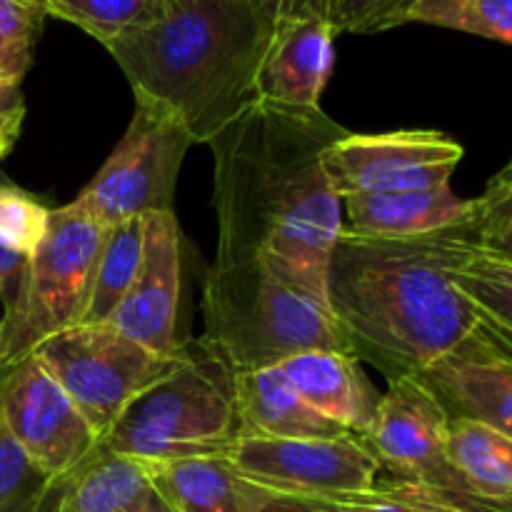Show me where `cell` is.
I'll return each mask as SVG.
<instances>
[{
  "label": "cell",
  "instance_id": "obj_2",
  "mask_svg": "<svg viewBox=\"0 0 512 512\" xmlns=\"http://www.w3.org/2000/svg\"><path fill=\"white\" fill-rule=\"evenodd\" d=\"M348 130L320 108L255 100L210 140L215 263L258 260L328 303V263L343 230V200L325 173V150Z\"/></svg>",
  "mask_w": 512,
  "mask_h": 512
},
{
  "label": "cell",
  "instance_id": "obj_28",
  "mask_svg": "<svg viewBox=\"0 0 512 512\" xmlns=\"http://www.w3.org/2000/svg\"><path fill=\"white\" fill-rule=\"evenodd\" d=\"M418 0H328V23L335 33L373 35L410 23Z\"/></svg>",
  "mask_w": 512,
  "mask_h": 512
},
{
  "label": "cell",
  "instance_id": "obj_11",
  "mask_svg": "<svg viewBox=\"0 0 512 512\" xmlns=\"http://www.w3.org/2000/svg\"><path fill=\"white\" fill-rule=\"evenodd\" d=\"M463 145L438 130L345 133L325 150V173L340 200L450 183Z\"/></svg>",
  "mask_w": 512,
  "mask_h": 512
},
{
  "label": "cell",
  "instance_id": "obj_21",
  "mask_svg": "<svg viewBox=\"0 0 512 512\" xmlns=\"http://www.w3.org/2000/svg\"><path fill=\"white\" fill-rule=\"evenodd\" d=\"M448 458L470 493L512 505V438L470 418H450Z\"/></svg>",
  "mask_w": 512,
  "mask_h": 512
},
{
  "label": "cell",
  "instance_id": "obj_7",
  "mask_svg": "<svg viewBox=\"0 0 512 512\" xmlns=\"http://www.w3.org/2000/svg\"><path fill=\"white\" fill-rule=\"evenodd\" d=\"M185 353L188 340L178 353L160 355L125 338L113 325L80 323L45 340L33 355L63 385L103 443L125 408L150 385L168 378Z\"/></svg>",
  "mask_w": 512,
  "mask_h": 512
},
{
  "label": "cell",
  "instance_id": "obj_5",
  "mask_svg": "<svg viewBox=\"0 0 512 512\" xmlns=\"http://www.w3.org/2000/svg\"><path fill=\"white\" fill-rule=\"evenodd\" d=\"M240 438L233 368L203 340H188L183 363L140 393L100 445L153 465L228 458Z\"/></svg>",
  "mask_w": 512,
  "mask_h": 512
},
{
  "label": "cell",
  "instance_id": "obj_8",
  "mask_svg": "<svg viewBox=\"0 0 512 512\" xmlns=\"http://www.w3.org/2000/svg\"><path fill=\"white\" fill-rule=\"evenodd\" d=\"M193 138L165 110L135 103L128 130L75 203L103 228L173 210L180 165Z\"/></svg>",
  "mask_w": 512,
  "mask_h": 512
},
{
  "label": "cell",
  "instance_id": "obj_22",
  "mask_svg": "<svg viewBox=\"0 0 512 512\" xmlns=\"http://www.w3.org/2000/svg\"><path fill=\"white\" fill-rule=\"evenodd\" d=\"M140 263H143V218H130L115 223L113 228H105L93 293H90L83 323H108L110 315L118 310L128 290L133 288Z\"/></svg>",
  "mask_w": 512,
  "mask_h": 512
},
{
  "label": "cell",
  "instance_id": "obj_31",
  "mask_svg": "<svg viewBox=\"0 0 512 512\" xmlns=\"http://www.w3.org/2000/svg\"><path fill=\"white\" fill-rule=\"evenodd\" d=\"M478 205V225L505 223L512 218V160L495 175L483 190V195L475 198Z\"/></svg>",
  "mask_w": 512,
  "mask_h": 512
},
{
  "label": "cell",
  "instance_id": "obj_25",
  "mask_svg": "<svg viewBox=\"0 0 512 512\" xmlns=\"http://www.w3.org/2000/svg\"><path fill=\"white\" fill-rule=\"evenodd\" d=\"M410 23L460 30L512 45V0H418Z\"/></svg>",
  "mask_w": 512,
  "mask_h": 512
},
{
  "label": "cell",
  "instance_id": "obj_10",
  "mask_svg": "<svg viewBox=\"0 0 512 512\" xmlns=\"http://www.w3.org/2000/svg\"><path fill=\"white\" fill-rule=\"evenodd\" d=\"M0 428L50 483L73 475L100 448L98 433L35 355L0 380Z\"/></svg>",
  "mask_w": 512,
  "mask_h": 512
},
{
  "label": "cell",
  "instance_id": "obj_36",
  "mask_svg": "<svg viewBox=\"0 0 512 512\" xmlns=\"http://www.w3.org/2000/svg\"><path fill=\"white\" fill-rule=\"evenodd\" d=\"M25 263H28V255H20L15 253V250L5 248L3 243H0V290H8L18 285L20 275H23L25 270Z\"/></svg>",
  "mask_w": 512,
  "mask_h": 512
},
{
  "label": "cell",
  "instance_id": "obj_12",
  "mask_svg": "<svg viewBox=\"0 0 512 512\" xmlns=\"http://www.w3.org/2000/svg\"><path fill=\"white\" fill-rule=\"evenodd\" d=\"M448 425L450 415L418 378L390 380L363 443L388 478L470 493L448 458Z\"/></svg>",
  "mask_w": 512,
  "mask_h": 512
},
{
  "label": "cell",
  "instance_id": "obj_16",
  "mask_svg": "<svg viewBox=\"0 0 512 512\" xmlns=\"http://www.w3.org/2000/svg\"><path fill=\"white\" fill-rule=\"evenodd\" d=\"M310 408L363 438L373 425L383 393L375 390L360 360L340 350H308L278 365Z\"/></svg>",
  "mask_w": 512,
  "mask_h": 512
},
{
  "label": "cell",
  "instance_id": "obj_34",
  "mask_svg": "<svg viewBox=\"0 0 512 512\" xmlns=\"http://www.w3.org/2000/svg\"><path fill=\"white\" fill-rule=\"evenodd\" d=\"M23 115L25 105L18 98V90H5V93H0V158L13 148L15 138L20 133Z\"/></svg>",
  "mask_w": 512,
  "mask_h": 512
},
{
  "label": "cell",
  "instance_id": "obj_37",
  "mask_svg": "<svg viewBox=\"0 0 512 512\" xmlns=\"http://www.w3.org/2000/svg\"><path fill=\"white\" fill-rule=\"evenodd\" d=\"M135 512H175V510L170 508V505L165 503V500L160 498V495L155 493V488H153L148 495H145L143 503H140L138 508H135Z\"/></svg>",
  "mask_w": 512,
  "mask_h": 512
},
{
  "label": "cell",
  "instance_id": "obj_17",
  "mask_svg": "<svg viewBox=\"0 0 512 512\" xmlns=\"http://www.w3.org/2000/svg\"><path fill=\"white\" fill-rule=\"evenodd\" d=\"M235 403H238L243 435H258V438L353 435L310 408L278 365L235 373Z\"/></svg>",
  "mask_w": 512,
  "mask_h": 512
},
{
  "label": "cell",
  "instance_id": "obj_9",
  "mask_svg": "<svg viewBox=\"0 0 512 512\" xmlns=\"http://www.w3.org/2000/svg\"><path fill=\"white\" fill-rule=\"evenodd\" d=\"M240 478L278 493L345 500L375 488L380 465L358 435L258 438L243 435L228 453Z\"/></svg>",
  "mask_w": 512,
  "mask_h": 512
},
{
  "label": "cell",
  "instance_id": "obj_27",
  "mask_svg": "<svg viewBox=\"0 0 512 512\" xmlns=\"http://www.w3.org/2000/svg\"><path fill=\"white\" fill-rule=\"evenodd\" d=\"M50 208L23 190L0 185V243L20 255H33L48 233Z\"/></svg>",
  "mask_w": 512,
  "mask_h": 512
},
{
  "label": "cell",
  "instance_id": "obj_15",
  "mask_svg": "<svg viewBox=\"0 0 512 512\" xmlns=\"http://www.w3.org/2000/svg\"><path fill=\"white\" fill-rule=\"evenodd\" d=\"M343 203V230L368 238H413L478 218L475 198H460L450 183L398 193L353 195Z\"/></svg>",
  "mask_w": 512,
  "mask_h": 512
},
{
  "label": "cell",
  "instance_id": "obj_13",
  "mask_svg": "<svg viewBox=\"0 0 512 512\" xmlns=\"http://www.w3.org/2000/svg\"><path fill=\"white\" fill-rule=\"evenodd\" d=\"M180 303V230L175 210H158L143 218V263L133 288L108 318L125 338L160 355L178 353L175 338Z\"/></svg>",
  "mask_w": 512,
  "mask_h": 512
},
{
  "label": "cell",
  "instance_id": "obj_33",
  "mask_svg": "<svg viewBox=\"0 0 512 512\" xmlns=\"http://www.w3.org/2000/svg\"><path fill=\"white\" fill-rule=\"evenodd\" d=\"M433 512H512V505L495 503L465 490H440L423 485Z\"/></svg>",
  "mask_w": 512,
  "mask_h": 512
},
{
  "label": "cell",
  "instance_id": "obj_4",
  "mask_svg": "<svg viewBox=\"0 0 512 512\" xmlns=\"http://www.w3.org/2000/svg\"><path fill=\"white\" fill-rule=\"evenodd\" d=\"M203 343L233 373L273 368L308 350L350 353L328 303L310 298L258 260L213 263L203 285Z\"/></svg>",
  "mask_w": 512,
  "mask_h": 512
},
{
  "label": "cell",
  "instance_id": "obj_23",
  "mask_svg": "<svg viewBox=\"0 0 512 512\" xmlns=\"http://www.w3.org/2000/svg\"><path fill=\"white\" fill-rule=\"evenodd\" d=\"M48 18L65 20L108 45L128 30L143 28L158 18L165 0H45Z\"/></svg>",
  "mask_w": 512,
  "mask_h": 512
},
{
  "label": "cell",
  "instance_id": "obj_29",
  "mask_svg": "<svg viewBox=\"0 0 512 512\" xmlns=\"http://www.w3.org/2000/svg\"><path fill=\"white\" fill-rule=\"evenodd\" d=\"M345 512H433L425 488L420 483L385 478L363 495L340 500Z\"/></svg>",
  "mask_w": 512,
  "mask_h": 512
},
{
  "label": "cell",
  "instance_id": "obj_14",
  "mask_svg": "<svg viewBox=\"0 0 512 512\" xmlns=\"http://www.w3.org/2000/svg\"><path fill=\"white\" fill-rule=\"evenodd\" d=\"M335 35L325 18L275 25L255 75V100L283 108H320L335 65Z\"/></svg>",
  "mask_w": 512,
  "mask_h": 512
},
{
  "label": "cell",
  "instance_id": "obj_35",
  "mask_svg": "<svg viewBox=\"0 0 512 512\" xmlns=\"http://www.w3.org/2000/svg\"><path fill=\"white\" fill-rule=\"evenodd\" d=\"M478 238L480 245L512 260V218L505 220V223L483 225V228L478 225Z\"/></svg>",
  "mask_w": 512,
  "mask_h": 512
},
{
  "label": "cell",
  "instance_id": "obj_26",
  "mask_svg": "<svg viewBox=\"0 0 512 512\" xmlns=\"http://www.w3.org/2000/svg\"><path fill=\"white\" fill-rule=\"evenodd\" d=\"M53 483L0 428V512H43Z\"/></svg>",
  "mask_w": 512,
  "mask_h": 512
},
{
  "label": "cell",
  "instance_id": "obj_6",
  "mask_svg": "<svg viewBox=\"0 0 512 512\" xmlns=\"http://www.w3.org/2000/svg\"><path fill=\"white\" fill-rule=\"evenodd\" d=\"M105 228L78 203L50 210L48 233L25 263L0 318V380L40 345L83 323Z\"/></svg>",
  "mask_w": 512,
  "mask_h": 512
},
{
  "label": "cell",
  "instance_id": "obj_38",
  "mask_svg": "<svg viewBox=\"0 0 512 512\" xmlns=\"http://www.w3.org/2000/svg\"><path fill=\"white\" fill-rule=\"evenodd\" d=\"M5 90H18V88H10V85H8V80H5L3 65H0V93H5Z\"/></svg>",
  "mask_w": 512,
  "mask_h": 512
},
{
  "label": "cell",
  "instance_id": "obj_39",
  "mask_svg": "<svg viewBox=\"0 0 512 512\" xmlns=\"http://www.w3.org/2000/svg\"><path fill=\"white\" fill-rule=\"evenodd\" d=\"M0 295H3V290H0Z\"/></svg>",
  "mask_w": 512,
  "mask_h": 512
},
{
  "label": "cell",
  "instance_id": "obj_24",
  "mask_svg": "<svg viewBox=\"0 0 512 512\" xmlns=\"http://www.w3.org/2000/svg\"><path fill=\"white\" fill-rule=\"evenodd\" d=\"M455 283L495 325L512 335V260L480 245L478 238L458 265Z\"/></svg>",
  "mask_w": 512,
  "mask_h": 512
},
{
  "label": "cell",
  "instance_id": "obj_18",
  "mask_svg": "<svg viewBox=\"0 0 512 512\" xmlns=\"http://www.w3.org/2000/svg\"><path fill=\"white\" fill-rule=\"evenodd\" d=\"M150 490L145 463L100 445L73 475L53 483L43 512H135Z\"/></svg>",
  "mask_w": 512,
  "mask_h": 512
},
{
  "label": "cell",
  "instance_id": "obj_30",
  "mask_svg": "<svg viewBox=\"0 0 512 512\" xmlns=\"http://www.w3.org/2000/svg\"><path fill=\"white\" fill-rule=\"evenodd\" d=\"M245 490H248L250 512H345L340 500L278 493V490L260 488L248 480H245Z\"/></svg>",
  "mask_w": 512,
  "mask_h": 512
},
{
  "label": "cell",
  "instance_id": "obj_20",
  "mask_svg": "<svg viewBox=\"0 0 512 512\" xmlns=\"http://www.w3.org/2000/svg\"><path fill=\"white\" fill-rule=\"evenodd\" d=\"M150 485L175 512H250L245 480L225 458L145 465Z\"/></svg>",
  "mask_w": 512,
  "mask_h": 512
},
{
  "label": "cell",
  "instance_id": "obj_32",
  "mask_svg": "<svg viewBox=\"0 0 512 512\" xmlns=\"http://www.w3.org/2000/svg\"><path fill=\"white\" fill-rule=\"evenodd\" d=\"M255 13L270 25L285 23V20L300 18H325L328 20V0H250Z\"/></svg>",
  "mask_w": 512,
  "mask_h": 512
},
{
  "label": "cell",
  "instance_id": "obj_1",
  "mask_svg": "<svg viewBox=\"0 0 512 512\" xmlns=\"http://www.w3.org/2000/svg\"><path fill=\"white\" fill-rule=\"evenodd\" d=\"M475 240L478 218L413 238L340 230L325 290L350 355L388 383L445 360L512 368V335L455 283Z\"/></svg>",
  "mask_w": 512,
  "mask_h": 512
},
{
  "label": "cell",
  "instance_id": "obj_19",
  "mask_svg": "<svg viewBox=\"0 0 512 512\" xmlns=\"http://www.w3.org/2000/svg\"><path fill=\"white\" fill-rule=\"evenodd\" d=\"M450 418H470L512 438V368L445 360L415 375Z\"/></svg>",
  "mask_w": 512,
  "mask_h": 512
},
{
  "label": "cell",
  "instance_id": "obj_3",
  "mask_svg": "<svg viewBox=\"0 0 512 512\" xmlns=\"http://www.w3.org/2000/svg\"><path fill=\"white\" fill-rule=\"evenodd\" d=\"M270 33L250 0H165L158 18L105 48L135 103L165 110L208 145L255 103Z\"/></svg>",
  "mask_w": 512,
  "mask_h": 512
}]
</instances>
